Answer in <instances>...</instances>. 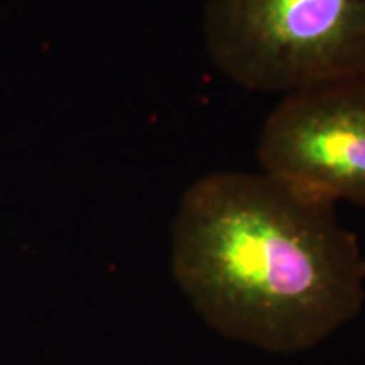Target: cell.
<instances>
[{"mask_svg": "<svg viewBox=\"0 0 365 365\" xmlns=\"http://www.w3.org/2000/svg\"><path fill=\"white\" fill-rule=\"evenodd\" d=\"M171 271L205 323L269 354L319 345L365 299V255L335 205L264 171L191 182L171 223Z\"/></svg>", "mask_w": 365, "mask_h": 365, "instance_id": "obj_1", "label": "cell"}, {"mask_svg": "<svg viewBox=\"0 0 365 365\" xmlns=\"http://www.w3.org/2000/svg\"><path fill=\"white\" fill-rule=\"evenodd\" d=\"M203 39L234 83L296 93L365 75V0H207Z\"/></svg>", "mask_w": 365, "mask_h": 365, "instance_id": "obj_2", "label": "cell"}, {"mask_svg": "<svg viewBox=\"0 0 365 365\" xmlns=\"http://www.w3.org/2000/svg\"><path fill=\"white\" fill-rule=\"evenodd\" d=\"M257 159L303 193L365 207V75L284 95L264 122Z\"/></svg>", "mask_w": 365, "mask_h": 365, "instance_id": "obj_3", "label": "cell"}]
</instances>
